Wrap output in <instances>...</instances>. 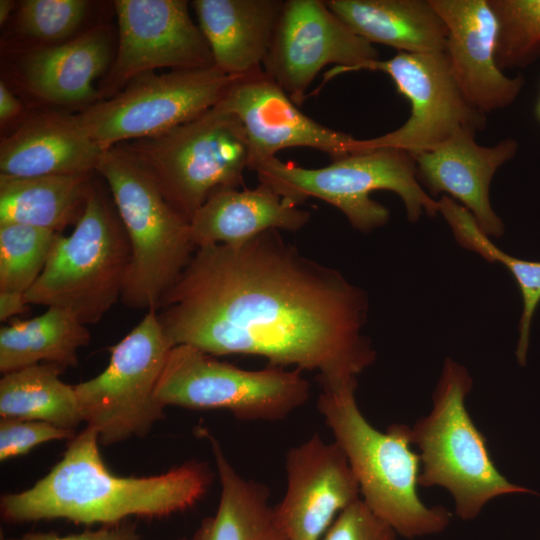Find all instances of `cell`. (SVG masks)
<instances>
[{
  "mask_svg": "<svg viewBox=\"0 0 540 540\" xmlns=\"http://www.w3.org/2000/svg\"><path fill=\"white\" fill-rule=\"evenodd\" d=\"M12 8V2L9 0H1L0 1V23L3 24L11 11Z\"/></svg>",
  "mask_w": 540,
  "mask_h": 540,
  "instance_id": "37",
  "label": "cell"
},
{
  "mask_svg": "<svg viewBox=\"0 0 540 540\" xmlns=\"http://www.w3.org/2000/svg\"><path fill=\"white\" fill-rule=\"evenodd\" d=\"M90 174L0 175V224L20 223L60 233L82 216Z\"/></svg>",
  "mask_w": 540,
  "mask_h": 540,
  "instance_id": "25",
  "label": "cell"
},
{
  "mask_svg": "<svg viewBox=\"0 0 540 540\" xmlns=\"http://www.w3.org/2000/svg\"><path fill=\"white\" fill-rule=\"evenodd\" d=\"M378 50L354 33L321 0H285L263 71L301 105L317 74L328 64L325 79L368 70Z\"/></svg>",
  "mask_w": 540,
  "mask_h": 540,
  "instance_id": "13",
  "label": "cell"
},
{
  "mask_svg": "<svg viewBox=\"0 0 540 540\" xmlns=\"http://www.w3.org/2000/svg\"><path fill=\"white\" fill-rule=\"evenodd\" d=\"M217 105L242 122L249 145V169L274 158L280 150L294 147L320 150L332 160L354 152V137L301 112L263 69L237 76Z\"/></svg>",
  "mask_w": 540,
  "mask_h": 540,
  "instance_id": "15",
  "label": "cell"
},
{
  "mask_svg": "<svg viewBox=\"0 0 540 540\" xmlns=\"http://www.w3.org/2000/svg\"><path fill=\"white\" fill-rule=\"evenodd\" d=\"M163 406L222 409L249 421H278L304 405L310 384L301 370H244L189 345L173 346L156 388Z\"/></svg>",
  "mask_w": 540,
  "mask_h": 540,
  "instance_id": "9",
  "label": "cell"
},
{
  "mask_svg": "<svg viewBox=\"0 0 540 540\" xmlns=\"http://www.w3.org/2000/svg\"><path fill=\"white\" fill-rule=\"evenodd\" d=\"M90 332L70 312L56 307L34 318L18 320L0 329V371L5 374L40 363L63 369L76 366L78 351Z\"/></svg>",
  "mask_w": 540,
  "mask_h": 540,
  "instance_id": "26",
  "label": "cell"
},
{
  "mask_svg": "<svg viewBox=\"0 0 540 540\" xmlns=\"http://www.w3.org/2000/svg\"><path fill=\"white\" fill-rule=\"evenodd\" d=\"M249 170L256 173L260 183L297 206L309 197L335 206L363 233L384 226L390 218L389 210L371 199V192L376 190L396 193L410 222H417L423 214H439V201L424 190L416 177L413 157L400 149L352 153L317 169L274 157L255 163Z\"/></svg>",
  "mask_w": 540,
  "mask_h": 540,
  "instance_id": "6",
  "label": "cell"
},
{
  "mask_svg": "<svg viewBox=\"0 0 540 540\" xmlns=\"http://www.w3.org/2000/svg\"><path fill=\"white\" fill-rule=\"evenodd\" d=\"M172 347L157 310H149L110 349L107 367L74 385L83 421L97 432L100 444L143 437L164 417L155 393Z\"/></svg>",
  "mask_w": 540,
  "mask_h": 540,
  "instance_id": "10",
  "label": "cell"
},
{
  "mask_svg": "<svg viewBox=\"0 0 540 540\" xmlns=\"http://www.w3.org/2000/svg\"><path fill=\"white\" fill-rule=\"evenodd\" d=\"M473 380L447 357L433 391L430 413L410 427L422 469L418 484L445 488L462 520L475 519L492 499L535 492L510 482L495 466L487 440L470 417L465 399Z\"/></svg>",
  "mask_w": 540,
  "mask_h": 540,
  "instance_id": "5",
  "label": "cell"
},
{
  "mask_svg": "<svg viewBox=\"0 0 540 540\" xmlns=\"http://www.w3.org/2000/svg\"><path fill=\"white\" fill-rule=\"evenodd\" d=\"M130 257L117 211L92 186L82 216L69 235H58L25 298L28 304L64 309L86 326L95 324L121 300Z\"/></svg>",
  "mask_w": 540,
  "mask_h": 540,
  "instance_id": "7",
  "label": "cell"
},
{
  "mask_svg": "<svg viewBox=\"0 0 540 540\" xmlns=\"http://www.w3.org/2000/svg\"><path fill=\"white\" fill-rule=\"evenodd\" d=\"M354 33L406 53L445 52L447 27L430 0H327Z\"/></svg>",
  "mask_w": 540,
  "mask_h": 540,
  "instance_id": "22",
  "label": "cell"
},
{
  "mask_svg": "<svg viewBox=\"0 0 540 540\" xmlns=\"http://www.w3.org/2000/svg\"><path fill=\"white\" fill-rule=\"evenodd\" d=\"M310 212L281 197L270 186L223 188L213 192L190 220L196 248L238 245L268 230L297 231Z\"/></svg>",
  "mask_w": 540,
  "mask_h": 540,
  "instance_id": "20",
  "label": "cell"
},
{
  "mask_svg": "<svg viewBox=\"0 0 540 540\" xmlns=\"http://www.w3.org/2000/svg\"><path fill=\"white\" fill-rule=\"evenodd\" d=\"M476 133L462 131L430 150L410 155L419 183L432 197L444 192L457 199L487 236L499 238L505 224L491 206L490 184L496 171L515 156L518 143L506 138L491 147L481 146Z\"/></svg>",
  "mask_w": 540,
  "mask_h": 540,
  "instance_id": "18",
  "label": "cell"
},
{
  "mask_svg": "<svg viewBox=\"0 0 540 540\" xmlns=\"http://www.w3.org/2000/svg\"><path fill=\"white\" fill-rule=\"evenodd\" d=\"M368 312L361 287L273 229L238 245L197 248L157 315L172 346L261 356L336 384L357 380L376 360L363 334Z\"/></svg>",
  "mask_w": 540,
  "mask_h": 540,
  "instance_id": "1",
  "label": "cell"
},
{
  "mask_svg": "<svg viewBox=\"0 0 540 540\" xmlns=\"http://www.w3.org/2000/svg\"><path fill=\"white\" fill-rule=\"evenodd\" d=\"M439 214L450 226L457 243L488 262L504 265L512 274L521 292L523 309L518 324L516 359L521 366L527 361L530 329L534 313L540 303V261L516 258L497 247L478 226L473 215L454 199L443 195Z\"/></svg>",
  "mask_w": 540,
  "mask_h": 540,
  "instance_id": "28",
  "label": "cell"
},
{
  "mask_svg": "<svg viewBox=\"0 0 540 540\" xmlns=\"http://www.w3.org/2000/svg\"><path fill=\"white\" fill-rule=\"evenodd\" d=\"M320 386L318 411L345 453L369 509L405 538L446 529L451 513L442 506L428 507L419 497L421 462L411 449L410 426L395 423L385 432L374 428L356 402L357 380Z\"/></svg>",
  "mask_w": 540,
  "mask_h": 540,
  "instance_id": "3",
  "label": "cell"
},
{
  "mask_svg": "<svg viewBox=\"0 0 540 540\" xmlns=\"http://www.w3.org/2000/svg\"><path fill=\"white\" fill-rule=\"evenodd\" d=\"M21 110L18 99L7 88L5 83H0V120L4 123L15 117Z\"/></svg>",
  "mask_w": 540,
  "mask_h": 540,
  "instance_id": "36",
  "label": "cell"
},
{
  "mask_svg": "<svg viewBox=\"0 0 540 540\" xmlns=\"http://www.w3.org/2000/svg\"><path fill=\"white\" fill-rule=\"evenodd\" d=\"M211 444L221 492L214 515L202 520L190 537L179 540H286L269 504L263 484L245 479L231 465L218 441L203 430Z\"/></svg>",
  "mask_w": 540,
  "mask_h": 540,
  "instance_id": "24",
  "label": "cell"
},
{
  "mask_svg": "<svg viewBox=\"0 0 540 540\" xmlns=\"http://www.w3.org/2000/svg\"><path fill=\"white\" fill-rule=\"evenodd\" d=\"M59 234L26 224H0V292L25 294L44 270Z\"/></svg>",
  "mask_w": 540,
  "mask_h": 540,
  "instance_id": "29",
  "label": "cell"
},
{
  "mask_svg": "<svg viewBox=\"0 0 540 540\" xmlns=\"http://www.w3.org/2000/svg\"><path fill=\"white\" fill-rule=\"evenodd\" d=\"M63 370L40 363L5 373L0 380L1 419L43 421L75 430L83 418L74 386L59 377Z\"/></svg>",
  "mask_w": 540,
  "mask_h": 540,
  "instance_id": "27",
  "label": "cell"
},
{
  "mask_svg": "<svg viewBox=\"0 0 540 540\" xmlns=\"http://www.w3.org/2000/svg\"><path fill=\"white\" fill-rule=\"evenodd\" d=\"M393 80L399 94L411 105L408 120L382 136L354 142V153L395 148L416 154L430 150L454 135L478 132L487 124L486 115L474 109L457 86L445 52L406 53L370 65Z\"/></svg>",
  "mask_w": 540,
  "mask_h": 540,
  "instance_id": "12",
  "label": "cell"
},
{
  "mask_svg": "<svg viewBox=\"0 0 540 540\" xmlns=\"http://www.w3.org/2000/svg\"><path fill=\"white\" fill-rule=\"evenodd\" d=\"M96 171L109 186L130 244L120 301L134 310H158L197 249L190 221L120 144L103 152Z\"/></svg>",
  "mask_w": 540,
  "mask_h": 540,
  "instance_id": "4",
  "label": "cell"
},
{
  "mask_svg": "<svg viewBox=\"0 0 540 540\" xmlns=\"http://www.w3.org/2000/svg\"><path fill=\"white\" fill-rule=\"evenodd\" d=\"M111 59L108 37L91 30L64 44L31 52L23 62L29 87L57 104L91 101L97 95L93 81Z\"/></svg>",
  "mask_w": 540,
  "mask_h": 540,
  "instance_id": "23",
  "label": "cell"
},
{
  "mask_svg": "<svg viewBox=\"0 0 540 540\" xmlns=\"http://www.w3.org/2000/svg\"><path fill=\"white\" fill-rule=\"evenodd\" d=\"M537 115H538V118L540 119V100L537 105Z\"/></svg>",
  "mask_w": 540,
  "mask_h": 540,
  "instance_id": "38",
  "label": "cell"
},
{
  "mask_svg": "<svg viewBox=\"0 0 540 540\" xmlns=\"http://www.w3.org/2000/svg\"><path fill=\"white\" fill-rule=\"evenodd\" d=\"M447 27L445 54L466 101L487 114L514 102L524 78L496 64L498 21L489 0H430Z\"/></svg>",
  "mask_w": 540,
  "mask_h": 540,
  "instance_id": "17",
  "label": "cell"
},
{
  "mask_svg": "<svg viewBox=\"0 0 540 540\" xmlns=\"http://www.w3.org/2000/svg\"><path fill=\"white\" fill-rule=\"evenodd\" d=\"M98 444L97 432L86 426L48 474L27 490L1 497L2 518L115 525L129 516L164 517L198 502L213 477L206 463L196 461L154 476H117L104 464Z\"/></svg>",
  "mask_w": 540,
  "mask_h": 540,
  "instance_id": "2",
  "label": "cell"
},
{
  "mask_svg": "<svg viewBox=\"0 0 540 540\" xmlns=\"http://www.w3.org/2000/svg\"><path fill=\"white\" fill-rule=\"evenodd\" d=\"M104 151L74 116L44 113L30 118L1 141L0 175L91 174Z\"/></svg>",
  "mask_w": 540,
  "mask_h": 540,
  "instance_id": "19",
  "label": "cell"
},
{
  "mask_svg": "<svg viewBox=\"0 0 540 540\" xmlns=\"http://www.w3.org/2000/svg\"><path fill=\"white\" fill-rule=\"evenodd\" d=\"M237 76L215 66L148 72L130 80L123 92L74 115L103 150L165 133L214 107Z\"/></svg>",
  "mask_w": 540,
  "mask_h": 540,
  "instance_id": "11",
  "label": "cell"
},
{
  "mask_svg": "<svg viewBox=\"0 0 540 540\" xmlns=\"http://www.w3.org/2000/svg\"><path fill=\"white\" fill-rule=\"evenodd\" d=\"M283 3V0L192 1L214 66L230 76L263 69Z\"/></svg>",
  "mask_w": 540,
  "mask_h": 540,
  "instance_id": "21",
  "label": "cell"
},
{
  "mask_svg": "<svg viewBox=\"0 0 540 540\" xmlns=\"http://www.w3.org/2000/svg\"><path fill=\"white\" fill-rule=\"evenodd\" d=\"M1 540H141L136 525L123 521L115 525H102L97 530H86L77 534L59 535L55 532H29L18 537Z\"/></svg>",
  "mask_w": 540,
  "mask_h": 540,
  "instance_id": "34",
  "label": "cell"
},
{
  "mask_svg": "<svg viewBox=\"0 0 540 540\" xmlns=\"http://www.w3.org/2000/svg\"><path fill=\"white\" fill-rule=\"evenodd\" d=\"M84 0H26L20 8L22 30L41 40H61L71 35L85 17Z\"/></svg>",
  "mask_w": 540,
  "mask_h": 540,
  "instance_id": "31",
  "label": "cell"
},
{
  "mask_svg": "<svg viewBox=\"0 0 540 540\" xmlns=\"http://www.w3.org/2000/svg\"><path fill=\"white\" fill-rule=\"evenodd\" d=\"M119 46L112 69L125 82L158 68L214 66L211 50L185 0H117Z\"/></svg>",
  "mask_w": 540,
  "mask_h": 540,
  "instance_id": "16",
  "label": "cell"
},
{
  "mask_svg": "<svg viewBox=\"0 0 540 540\" xmlns=\"http://www.w3.org/2000/svg\"><path fill=\"white\" fill-rule=\"evenodd\" d=\"M397 535L359 499L336 517L321 540H397Z\"/></svg>",
  "mask_w": 540,
  "mask_h": 540,
  "instance_id": "33",
  "label": "cell"
},
{
  "mask_svg": "<svg viewBox=\"0 0 540 540\" xmlns=\"http://www.w3.org/2000/svg\"><path fill=\"white\" fill-rule=\"evenodd\" d=\"M76 436L75 430L57 427L47 422L20 419L0 421V460L28 453L39 444L53 441H68Z\"/></svg>",
  "mask_w": 540,
  "mask_h": 540,
  "instance_id": "32",
  "label": "cell"
},
{
  "mask_svg": "<svg viewBox=\"0 0 540 540\" xmlns=\"http://www.w3.org/2000/svg\"><path fill=\"white\" fill-rule=\"evenodd\" d=\"M25 294L0 292V320L6 321L28 309Z\"/></svg>",
  "mask_w": 540,
  "mask_h": 540,
  "instance_id": "35",
  "label": "cell"
},
{
  "mask_svg": "<svg viewBox=\"0 0 540 540\" xmlns=\"http://www.w3.org/2000/svg\"><path fill=\"white\" fill-rule=\"evenodd\" d=\"M285 468L287 489L274 516L286 540H321L336 517L361 499L345 453L317 433L287 452Z\"/></svg>",
  "mask_w": 540,
  "mask_h": 540,
  "instance_id": "14",
  "label": "cell"
},
{
  "mask_svg": "<svg viewBox=\"0 0 540 540\" xmlns=\"http://www.w3.org/2000/svg\"><path fill=\"white\" fill-rule=\"evenodd\" d=\"M497 17L500 70L524 68L540 55V0H489Z\"/></svg>",
  "mask_w": 540,
  "mask_h": 540,
  "instance_id": "30",
  "label": "cell"
},
{
  "mask_svg": "<svg viewBox=\"0 0 540 540\" xmlns=\"http://www.w3.org/2000/svg\"><path fill=\"white\" fill-rule=\"evenodd\" d=\"M189 221L223 188H244L250 152L244 126L215 105L165 133L120 143Z\"/></svg>",
  "mask_w": 540,
  "mask_h": 540,
  "instance_id": "8",
  "label": "cell"
}]
</instances>
